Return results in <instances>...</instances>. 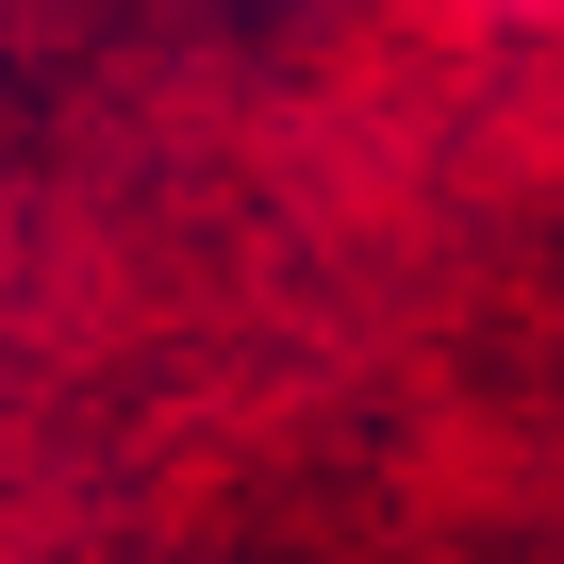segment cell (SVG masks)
<instances>
[{"mask_svg":"<svg viewBox=\"0 0 564 564\" xmlns=\"http://www.w3.org/2000/svg\"><path fill=\"white\" fill-rule=\"evenodd\" d=\"M481 34H564V0H465Z\"/></svg>","mask_w":564,"mask_h":564,"instance_id":"obj_1","label":"cell"}]
</instances>
